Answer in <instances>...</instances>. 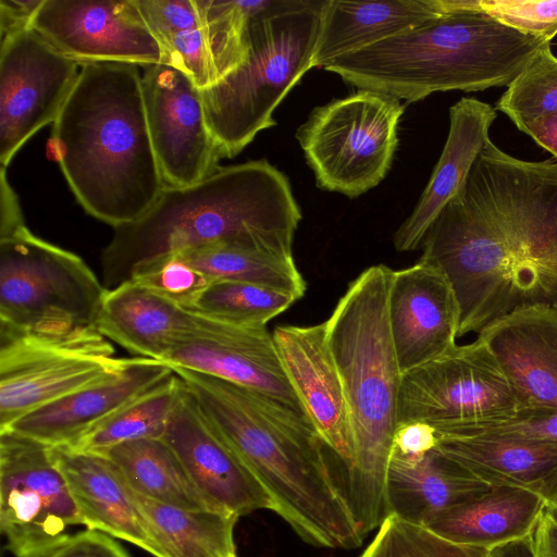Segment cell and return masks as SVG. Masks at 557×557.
Returning a JSON list of instances; mask_svg holds the SVG:
<instances>
[{
	"label": "cell",
	"mask_w": 557,
	"mask_h": 557,
	"mask_svg": "<svg viewBox=\"0 0 557 557\" xmlns=\"http://www.w3.org/2000/svg\"><path fill=\"white\" fill-rule=\"evenodd\" d=\"M150 532L165 557H235L237 516L187 510L135 493Z\"/></svg>",
	"instance_id": "cell-30"
},
{
	"label": "cell",
	"mask_w": 557,
	"mask_h": 557,
	"mask_svg": "<svg viewBox=\"0 0 557 557\" xmlns=\"http://www.w3.org/2000/svg\"><path fill=\"white\" fill-rule=\"evenodd\" d=\"M104 293L79 256L27 226L0 236V326L37 334L96 326Z\"/></svg>",
	"instance_id": "cell-8"
},
{
	"label": "cell",
	"mask_w": 557,
	"mask_h": 557,
	"mask_svg": "<svg viewBox=\"0 0 557 557\" xmlns=\"http://www.w3.org/2000/svg\"><path fill=\"white\" fill-rule=\"evenodd\" d=\"M127 358L96 326L37 334L0 326V432L27 413L100 382Z\"/></svg>",
	"instance_id": "cell-10"
},
{
	"label": "cell",
	"mask_w": 557,
	"mask_h": 557,
	"mask_svg": "<svg viewBox=\"0 0 557 557\" xmlns=\"http://www.w3.org/2000/svg\"><path fill=\"white\" fill-rule=\"evenodd\" d=\"M5 170L7 168L0 169V236L26 226L17 196L8 182Z\"/></svg>",
	"instance_id": "cell-43"
},
{
	"label": "cell",
	"mask_w": 557,
	"mask_h": 557,
	"mask_svg": "<svg viewBox=\"0 0 557 557\" xmlns=\"http://www.w3.org/2000/svg\"><path fill=\"white\" fill-rule=\"evenodd\" d=\"M490 487L436 450L416 461L391 457L385 482L386 517L425 527L438 513Z\"/></svg>",
	"instance_id": "cell-28"
},
{
	"label": "cell",
	"mask_w": 557,
	"mask_h": 557,
	"mask_svg": "<svg viewBox=\"0 0 557 557\" xmlns=\"http://www.w3.org/2000/svg\"><path fill=\"white\" fill-rule=\"evenodd\" d=\"M547 508L540 493L493 486L438 513L424 528L453 543L488 550L530 536Z\"/></svg>",
	"instance_id": "cell-27"
},
{
	"label": "cell",
	"mask_w": 557,
	"mask_h": 557,
	"mask_svg": "<svg viewBox=\"0 0 557 557\" xmlns=\"http://www.w3.org/2000/svg\"><path fill=\"white\" fill-rule=\"evenodd\" d=\"M515 412L510 385L478 337L401 376L397 424L468 423Z\"/></svg>",
	"instance_id": "cell-12"
},
{
	"label": "cell",
	"mask_w": 557,
	"mask_h": 557,
	"mask_svg": "<svg viewBox=\"0 0 557 557\" xmlns=\"http://www.w3.org/2000/svg\"><path fill=\"white\" fill-rule=\"evenodd\" d=\"M172 372L158 360L127 358L115 374L27 413L3 432L50 447L69 446Z\"/></svg>",
	"instance_id": "cell-21"
},
{
	"label": "cell",
	"mask_w": 557,
	"mask_h": 557,
	"mask_svg": "<svg viewBox=\"0 0 557 557\" xmlns=\"http://www.w3.org/2000/svg\"><path fill=\"white\" fill-rule=\"evenodd\" d=\"M177 256L212 282L251 283L290 294L297 299L306 292V281L294 258L227 244H213Z\"/></svg>",
	"instance_id": "cell-32"
},
{
	"label": "cell",
	"mask_w": 557,
	"mask_h": 557,
	"mask_svg": "<svg viewBox=\"0 0 557 557\" xmlns=\"http://www.w3.org/2000/svg\"><path fill=\"white\" fill-rule=\"evenodd\" d=\"M77 202L113 228L140 219L165 184L151 143L138 65L85 63L48 141Z\"/></svg>",
	"instance_id": "cell-4"
},
{
	"label": "cell",
	"mask_w": 557,
	"mask_h": 557,
	"mask_svg": "<svg viewBox=\"0 0 557 557\" xmlns=\"http://www.w3.org/2000/svg\"><path fill=\"white\" fill-rule=\"evenodd\" d=\"M185 385L174 372L98 423L73 444L77 451L104 454L132 441L162 438Z\"/></svg>",
	"instance_id": "cell-31"
},
{
	"label": "cell",
	"mask_w": 557,
	"mask_h": 557,
	"mask_svg": "<svg viewBox=\"0 0 557 557\" xmlns=\"http://www.w3.org/2000/svg\"><path fill=\"white\" fill-rule=\"evenodd\" d=\"M144 67L146 117L165 187L198 183L221 159L207 122L202 91L174 66L157 63Z\"/></svg>",
	"instance_id": "cell-14"
},
{
	"label": "cell",
	"mask_w": 557,
	"mask_h": 557,
	"mask_svg": "<svg viewBox=\"0 0 557 557\" xmlns=\"http://www.w3.org/2000/svg\"><path fill=\"white\" fill-rule=\"evenodd\" d=\"M84 522L52 447L0 433V529L14 557H44Z\"/></svg>",
	"instance_id": "cell-11"
},
{
	"label": "cell",
	"mask_w": 557,
	"mask_h": 557,
	"mask_svg": "<svg viewBox=\"0 0 557 557\" xmlns=\"http://www.w3.org/2000/svg\"><path fill=\"white\" fill-rule=\"evenodd\" d=\"M196 319L195 311L129 280L106 289L96 327L136 357L163 362L173 345L195 326Z\"/></svg>",
	"instance_id": "cell-25"
},
{
	"label": "cell",
	"mask_w": 557,
	"mask_h": 557,
	"mask_svg": "<svg viewBox=\"0 0 557 557\" xmlns=\"http://www.w3.org/2000/svg\"><path fill=\"white\" fill-rule=\"evenodd\" d=\"M235 557H237V556H235Z\"/></svg>",
	"instance_id": "cell-48"
},
{
	"label": "cell",
	"mask_w": 557,
	"mask_h": 557,
	"mask_svg": "<svg viewBox=\"0 0 557 557\" xmlns=\"http://www.w3.org/2000/svg\"><path fill=\"white\" fill-rule=\"evenodd\" d=\"M324 0H265L249 21L245 61L201 89L207 122L221 158H233L276 124L274 111L312 57Z\"/></svg>",
	"instance_id": "cell-7"
},
{
	"label": "cell",
	"mask_w": 557,
	"mask_h": 557,
	"mask_svg": "<svg viewBox=\"0 0 557 557\" xmlns=\"http://www.w3.org/2000/svg\"><path fill=\"white\" fill-rule=\"evenodd\" d=\"M100 455L119 467L129 487L139 495L181 509L225 512L197 487L162 438L123 443Z\"/></svg>",
	"instance_id": "cell-29"
},
{
	"label": "cell",
	"mask_w": 557,
	"mask_h": 557,
	"mask_svg": "<svg viewBox=\"0 0 557 557\" xmlns=\"http://www.w3.org/2000/svg\"><path fill=\"white\" fill-rule=\"evenodd\" d=\"M273 339L287 380L318 434L350 471L354 437L325 323L277 326Z\"/></svg>",
	"instance_id": "cell-19"
},
{
	"label": "cell",
	"mask_w": 557,
	"mask_h": 557,
	"mask_svg": "<svg viewBox=\"0 0 557 557\" xmlns=\"http://www.w3.org/2000/svg\"><path fill=\"white\" fill-rule=\"evenodd\" d=\"M162 440L222 511L238 518L260 509L274 511L270 494L209 422L186 386Z\"/></svg>",
	"instance_id": "cell-18"
},
{
	"label": "cell",
	"mask_w": 557,
	"mask_h": 557,
	"mask_svg": "<svg viewBox=\"0 0 557 557\" xmlns=\"http://www.w3.org/2000/svg\"><path fill=\"white\" fill-rule=\"evenodd\" d=\"M163 362L246 387L307 416L267 329L237 326L197 313L195 326L173 345Z\"/></svg>",
	"instance_id": "cell-16"
},
{
	"label": "cell",
	"mask_w": 557,
	"mask_h": 557,
	"mask_svg": "<svg viewBox=\"0 0 557 557\" xmlns=\"http://www.w3.org/2000/svg\"><path fill=\"white\" fill-rule=\"evenodd\" d=\"M131 280L187 310L193 309L212 283L203 272L177 255L143 265Z\"/></svg>",
	"instance_id": "cell-37"
},
{
	"label": "cell",
	"mask_w": 557,
	"mask_h": 557,
	"mask_svg": "<svg viewBox=\"0 0 557 557\" xmlns=\"http://www.w3.org/2000/svg\"><path fill=\"white\" fill-rule=\"evenodd\" d=\"M495 110L506 114L521 132L542 117L557 114V57L550 45L507 85Z\"/></svg>",
	"instance_id": "cell-35"
},
{
	"label": "cell",
	"mask_w": 557,
	"mask_h": 557,
	"mask_svg": "<svg viewBox=\"0 0 557 557\" xmlns=\"http://www.w3.org/2000/svg\"><path fill=\"white\" fill-rule=\"evenodd\" d=\"M436 436L434 450L487 486L531 490L547 502L557 486V442L528 443L437 432Z\"/></svg>",
	"instance_id": "cell-26"
},
{
	"label": "cell",
	"mask_w": 557,
	"mask_h": 557,
	"mask_svg": "<svg viewBox=\"0 0 557 557\" xmlns=\"http://www.w3.org/2000/svg\"><path fill=\"white\" fill-rule=\"evenodd\" d=\"M389 332L403 374L454 348L459 305L446 275L418 260L393 271L387 298Z\"/></svg>",
	"instance_id": "cell-17"
},
{
	"label": "cell",
	"mask_w": 557,
	"mask_h": 557,
	"mask_svg": "<svg viewBox=\"0 0 557 557\" xmlns=\"http://www.w3.org/2000/svg\"><path fill=\"white\" fill-rule=\"evenodd\" d=\"M548 509H550L557 513V486L548 499Z\"/></svg>",
	"instance_id": "cell-47"
},
{
	"label": "cell",
	"mask_w": 557,
	"mask_h": 557,
	"mask_svg": "<svg viewBox=\"0 0 557 557\" xmlns=\"http://www.w3.org/2000/svg\"><path fill=\"white\" fill-rule=\"evenodd\" d=\"M487 557H535L532 534L488 549Z\"/></svg>",
	"instance_id": "cell-46"
},
{
	"label": "cell",
	"mask_w": 557,
	"mask_h": 557,
	"mask_svg": "<svg viewBox=\"0 0 557 557\" xmlns=\"http://www.w3.org/2000/svg\"><path fill=\"white\" fill-rule=\"evenodd\" d=\"M535 557H557V513L545 509L533 533Z\"/></svg>",
	"instance_id": "cell-44"
},
{
	"label": "cell",
	"mask_w": 557,
	"mask_h": 557,
	"mask_svg": "<svg viewBox=\"0 0 557 557\" xmlns=\"http://www.w3.org/2000/svg\"><path fill=\"white\" fill-rule=\"evenodd\" d=\"M172 369L302 540L327 548L360 546L364 537L352 513L349 470L307 416L225 380Z\"/></svg>",
	"instance_id": "cell-2"
},
{
	"label": "cell",
	"mask_w": 557,
	"mask_h": 557,
	"mask_svg": "<svg viewBox=\"0 0 557 557\" xmlns=\"http://www.w3.org/2000/svg\"><path fill=\"white\" fill-rule=\"evenodd\" d=\"M522 133L529 135L540 147L552 153L557 161V114L535 121L528 125Z\"/></svg>",
	"instance_id": "cell-45"
},
{
	"label": "cell",
	"mask_w": 557,
	"mask_h": 557,
	"mask_svg": "<svg viewBox=\"0 0 557 557\" xmlns=\"http://www.w3.org/2000/svg\"><path fill=\"white\" fill-rule=\"evenodd\" d=\"M264 2L265 0H197L216 82L245 61L249 49V21Z\"/></svg>",
	"instance_id": "cell-34"
},
{
	"label": "cell",
	"mask_w": 557,
	"mask_h": 557,
	"mask_svg": "<svg viewBox=\"0 0 557 557\" xmlns=\"http://www.w3.org/2000/svg\"><path fill=\"white\" fill-rule=\"evenodd\" d=\"M476 337L503 370L517 411H557V306L516 309L488 323Z\"/></svg>",
	"instance_id": "cell-20"
},
{
	"label": "cell",
	"mask_w": 557,
	"mask_h": 557,
	"mask_svg": "<svg viewBox=\"0 0 557 557\" xmlns=\"http://www.w3.org/2000/svg\"><path fill=\"white\" fill-rule=\"evenodd\" d=\"M30 28L81 64L147 66L163 61L134 0H44Z\"/></svg>",
	"instance_id": "cell-15"
},
{
	"label": "cell",
	"mask_w": 557,
	"mask_h": 557,
	"mask_svg": "<svg viewBox=\"0 0 557 557\" xmlns=\"http://www.w3.org/2000/svg\"><path fill=\"white\" fill-rule=\"evenodd\" d=\"M392 274L384 264L366 269L324 321L349 411L351 508L363 537L386 518L385 482L403 376L387 315Z\"/></svg>",
	"instance_id": "cell-5"
},
{
	"label": "cell",
	"mask_w": 557,
	"mask_h": 557,
	"mask_svg": "<svg viewBox=\"0 0 557 557\" xmlns=\"http://www.w3.org/2000/svg\"><path fill=\"white\" fill-rule=\"evenodd\" d=\"M474 9L524 35H557V0H474Z\"/></svg>",
	"instance_id": "cell-39"
},
{
	"label": "cell",
	"mask_w": 557,
	"mask_h": 557,
	"mask_svg": "<svg viewBox=\"0 0 557 557\" xmlns=\"http://www.w3.org/2000/svg\"><path fill=\"white\" fill-rule=\"evenodd\" d=\"M405 108L370 89L315 107L296 138L317 186L349 198L377 186L391 169Z\"/></svg>",
	"instance_id": "cell-9"
},
{
	"label": "cell",
	"mask_w": 557,
	"mask_h": 557,
	"mask_svg": "<svg viewBox=\"0 0 557 557\" xmlns=\"http://www.w3.org/2000/svg\"><path fill=\"white\" fill-rule=\"evenodd\" d=\"M44 0H0V38L29 28Z\"/></svg>",
	"instance_id": "cell-42"
},
{
	"label": "cell",
	"mask_w": 557,
	"mask_h": 557,
	"mask_svg": "<svg viewBox=\"0 0 557 557\" xmlns=\"http://www.w3.org/2000/svg\"><path fill=\"white\" fill-rule=\"evenodd\" d=\"M296 300L290 294L251 283L214 281L191 311L237 326L267 329L270 320Z\"/></svg>",
	"instance_id": "cell-33"
},
{
	"label": "cell",
	"mask_w": 557,
	"mask_h": 557,
	"mask_svg": "<svg viewBox=\"0 0 557 557\" xmlns=\"http://www.w3.org/2000/svg\"><path fill=\"white\" fill-rule=\"evenodd\" d=\"M434 429L437 433L461 436L550 443L557 442V411H517L508 416L475 422L434 425Z\"/></svg>",
	"instance_id": "cell-38"
},
{
	"label": "cell",
	"mask_w": 557,
	"mask_h": 557,
	"mask_svg": "<svg viewBox=\"0 0 557 557\" xmlns=\"http://www.w3.org/2000/svg\"><path fill=\"white\" fill-rule=\"evenodd\" d=\"M44 557H129L112 536L85 529L69 536Z\"/></svg>",
	"instance_id": "cell-40"
},
{
	"label": "cell",
	"mask_w": 557,
	"mask_h": 557,
	"mask_svg": "<svg viewBox=\"0 0 557 557\" xmlns=\"http://www.w3.org/2000/svg\"><path fill=\"white\" fill-rule=\"evenodd\" d=\"M495 108L463 97L449 108V129L442 154L411 214L394 234L398 251L421 246L422 239L444 207L463 188L496 120Z\"/></svg>",
	"instance_id": "cell-23"
},
{
	"label": "cell",
	"mask_w": 557,
	"mask_h": 557,
	"mask_svg": "<svg viewBox=\"0 0 557 557\" xmlns=\"http://www.w3.org/2000/svg\"><path fill=\"white\" fill-rule=\"evenodd\" d=\"M85 529L132 543L154 557H165L139 509L134 491L107 456L52 447Z\"/></svg>",
	"instance_id": "cell-22"
},
{
	"label": "cell",
	"mask_w": 557,
	"mask_h": 557,
	"mask_svg": "<svg viewBox=\"0 0 557 557\" xmlns=\"http://www.w3.org/2000/svg\"><path fill=\"white\" fill-rule=\"evenodd\" d=\"M442 0H324L312 67L445 14Z\"/></svg>",
	"instance_id": "cell-24"
},
{
	"label": "cell",
	"mask_w": 557,
	"mask_h": 557,
	"mask_svg": "<svg viewBox=\"0 0 557 557\" xmlns=\"http://www.w3.org/2000/svg\"><path fill=\"white\" fill-rule=\"evenodd\" d=\"M301 216L287 176L268 160L219 165L198 183L165 187L140 219L114 228L102 284L114 288L147 263L213 244L294 258Z\"/></svg>",
	"instance_id": "cell-3"
},
{
	"label": "cell",
	"mask_w": 557,
	"mask_h": 557,
	"mask_svg": "<svg viewBox=\"0 0 557 557\" xmlns=\"http://www.w3.org/2000/svg\"><path fill=\"white\" fill-rule=\"evenodd\" d=\"M81 65L30 27L0 38L1 168H8L34 134L55 121Z\"/></svg>",
	"instance_id": "cell-13"
},
{
	"label": "cell",
	"mask_w": 557,
	"mask_h": 557,
	"mask_svg": "<svg viewBox=\"0 0 557 557\" xmlns=\"http://www.w3.org/2000/svg\"><path fill=\"white\" fill-rule=\"evenodd\" d=\"M420 247L454 288L458 337L522 307L557 306V161L521 160L490 139Z\"/></svg>",
	"instance_id": "cell-1"
},
{
	"label": "cell",
	"mask_w": 557,
	"mask_h": 557,
	"mask_svg": "<svg viewBox=\"0 0 557 557\" xmlns=\"http://www.w3.org/2000/svg\"><path fill=\"white\" fill-rule=\"evenodd\" d=\"M450 3L454 12L337 58L324 70L358 89L411 103L437 91L507 86L550 45L475 10L473 0Z\"/></svg>",
	"instance_id": "cell-6"
},
{
	"label": "cell",
	"mask_w": 557,
	"mask_h": 557,
	"mask_svg": "<svg viewBox=\"0 0 557 557\" xmlns=\"http://www.w3.org/2000/svg\"><path fill=\"white\" fill-rule=\"evenodd\" d=\"M436 443L435 429L429 423L408 422L397 424L391 457L404 461H416L434 450Z\"/></svg>",
	"instance_id": "cell-41"
},
{
	"label": "cell",
	"mask_w": 557,
	"mask_h": 557,
	"mask_svg": "<svg viewBox=\"0 0 557 557\" xmlns=\"http://www.w3.org/2000/svg\"><path fill=\"white\" fill-rule=\"evenodd\" d=\"M361 557H487V549L453 543L424 527L387 516Z\"/></svg>",
	"instance_id": "cell-36"
}]
</instances>
